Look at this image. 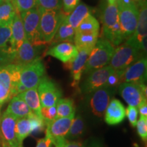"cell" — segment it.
I'll return each instance as SVG.
<instances>
[{
    "instance_id": "cell-51",
    "label": "cell",
    "mask_w": 147,
    "mask_h": 147,
    "mask_svg": "<svg viewBox=\"0 0 147 147\" xmlns=\"http://www.w3.org/2000/svg\"><path fill=\"white\" fill-rule=\"evenodd\" d=\"M0 108H1V107H0Z\"/></svg>"
},
{
    "instance_id": "cell-18",
    "label": "cell",
    "mask_w": 147,
    "mask_h": 147,
    "mask_svg": "<svg viewBox=\"0 0 147 147\" xmlns=\"http://www.w3.org/2000/svg\"><path fill=\"white\" fill-rule=\"evenodd\" d=\"M78 51L71 42H61L51 47L46 53V55L57 59L63 63L71 62L76 59Z\"/></svg>"
},
{
    "instance_id": "cell-23",
    "label": "cell",
    "mask_w": 147,
    "mask_h": 147,
    "mask_svg": "<svg viewBox=\"0 0 147 147\" xmlns=\"http://www.w3.org/2000/svg\"><path fill=\"white\" fill-rule=\"evenodd\" d=\"M99 34H85L75 33L74 42L78 51H87L91 53L98 40Z\"/></svg>"
},
{
    "instance_id": "cell-10",
    "label": "cell",
    "mask_w": 147,
    "mask_h": 147,
    "mask_svg": "<svg viewBox=\"0 0 147 147\" xmlns=\"http://www.w3.org/2000/svg\"><path fill=\"white\" fill-rule=\"evenodd\" d=\"M115 72L109 65L96 69L89 74L82 82L80 90L83 94L88 95L95 90L106 86L108 77Z\"/></svg>"
},
{
    "instance_id": "cell-16",
    "label": "cell",
    "mask_w": 147,
    "mask_h": 147,
    "mask_svg": "<svg viewBox=\"0 0 147 147\" xmlns=\"http://www.w3.org/2000/svg\"><path fill=\"white\" fill-rule=\"evenodd\" d=\"M74 116L75 113L69 117L57 118L51 122L48 123L46 135L52 140L53 142L56 140L65 138Z\"/></svg>"
},
{
    "instance_id": "cell-35",
    "label": "cell",
    "mask_w": 147,
    "mask_h": 147,
    "mask_svg": "<svg viewBox=\"0 0 147 147\" xmlns=\"http://www.w3.org/2000/svg\"><path fill=\"white\" fill-rule=\"evenodd\" d=\"M38 6L45 10H61L62 0H38Z\"/></svg>"
},
{
    "instance_id": "cell-30",
    "label": "cell",
    "mask_w": 147,
    "mask_h": 147,
    "mask_svg": "<svg viewBox=\"0 0 147 147\" xmlns=\"http://www.w3.org/2000/svg\"><path fill=\"white\" fill-rule=\"evenodd\" d=\"M84 123L81 116L78 115L76 118H74L69 127L68 133L65 138L67 139L77 138L82 135L84 131Z\"/></svg>"
},
{
    "instance_id": "cell-3",
    "label": "cell",
    "mask_w": 147,
    "mask_h": 147,
    "mask_svg": "<svg viewBox=\"0 0 147 147\" xmlns=\"http://www.w3.org/2000/svg\"><path fill=\"white\" fill-rule=\"evenodd\" d=\"M146 56L142 51L124 43L115 49L109 65L115 72L121 77L125 70L134 62Z\"/></svg>"
},
{
    "instance_id": "cell-12",
    "label": "cell",
    "mask_w": 147,
    "mask_h": 147,
    "mask_svg": "<svg viewBox=\"0 0 147 147\" xmlns=\"http://www.w3.org/2000/svg\"><path fill=\"white\" fill-rule=\"evenodd\" d=\"M113 89L104 86L95 90L88 95L89 106L93 115L98 117H102L105 113L106 109L110 102Z\"/></svg>"
},
{
    "instance_id": "cell-1",
    "label": "cell",
    "mask_w": 147,
    "mask_h": 147,
    "mask_svg": "<svg viewBox=\"0 0 147 147\" xmlns=\"http://www.w3.org/2000/svg\"><path fill=\"white\" fill-rule=\"evenodd\" d=\"M114 51L115 47L108 40L104 38L97 40L88 57L83 73L88 74L91 71L108 65Z\"/></svg>"
},
{
    "instance_id": "cell-11",
    "label": "cell",
    "mask_w": 147,
    "mask_h": 147,
    "mask_svg": "<svg viewBox=\"0 0 147 147\" xmlns=\"http://www.w3.org/2000/svg\"><path fill=\"white\" fill-rule=\"evenodd\" d=\"M119 93L129 106H138L144 100H146V87L145 84L133 82H121L118 86Z\"/></svg>"
},
{
    "instance_id": "cell-5",
    "label": "cell",
    "mask_w": 147,
    "mask_h": 147,
    "mask_svg": "<svg viewBox=\"0 0 147 147\" xmlns=\"http://www.w3.org/2000/svg\"><path fill=\"white\" fill-rule=\"evenodd\" d=\"M21 68L13 63L0 66V107L11 100L12 85L20 82Z\"/></svg>"
},
{
    "instance_id": "cell-50",
    "label": "cell",
    "mask_w": 147,
    "mask_h": 147,
    "mask_svg": "<svg viewBox=\"0 0 147 147\" xmlns=\"http://www.w3.org/2000/svg\"><path fill=\"white\" fill-rule=\"evenodd\" d=\"M0 117H1V116H0Z\"/></svg>"
},
{
    "instance_id": "cell-26",
    "label": "cell",
    "mask_w": 147,
    "mask_h": 147,
    "mask_svg": "<svg viewBox=\"0 0 147 147\" xmlns=\"http://www.w3.org/2000/svg\"><path fill=\"white\" fill-rule=\"evenodd\" d=\"M100 25L99 21L91 14H89L80 23L75 30V33L85 34H99Z\"/></svg>"
},
{
    "instance_id": "cell-19",
    "label": "cell",
    "mask_w": 147,
    "mask_h": 147,
    "mask_svg": "<svg viewBox=\"0 0 147 147\" xmlns=\"http://www.w3.org/2000/svg\"><path fill=\"white\" fill-rule=\"evenodd\" d=\"M125 117V109L119 100H110L104 113V120L109 125H117L123 121Z\"/></svg>"
},
{
    "instance_id": "cell-37",
    "label": "cell",
    "mask_w": 147,
    "mask_h": 147,
    "mask_svg": "<svg viewBox=\"0 0 147 147\" xmlns=\"http://www.w3.org/2000/svg\"><path fill=\"white\" fill-rule=\"evenodd\" d=\"M125 116L127 117L131 125L133 127L136 126L138 117V110L136 107L134 106H129L125 110Z\"/></svg>"
},
{
    "instance_id": "cell-46",
    "label": "cell",
    "mask_w": 147,
    "mask_h": 147,
    "mask_svg": "<svg viewBox=\"0 0 147 147\" xmlns=\"http://www.w3.org/2000/svg\"><path fill=\"white\" fill-rule=\"evenodd\" d=\"M2 147H14V146H9V145H8V144H2Z\"/></svg>"
},
{
    "instance_id": "cell-32",
    "label": "cell",
    "mask_w": 147,
    "mask_h": 147,
    "mask_svg": "<svg viewBox=\"0 0 147 147\" xmlns=\"http://www.w3.org/2000/svg\"><path fill=\"white\" fill-rule=\"evenodd\" d=\"M31 123V127H32V133H40L44 131L45 127L47 126L46 122L41 117H39L34 113H32L28 116Z\"/></svg>"
},
{
    "instance_id": "cell-38",
    "label": "cell",
    "mask_w": 147,
    "mask_h": 147,
    "mask_svg": "<svg viewBox=\"0 0 147 147\" xmlns=\"http://www.w3.org/2000/svg\"><path fill=\"white\" fill-rule=\"evenodd\" d=\"M80 0H62L63 12L65 15H69L79 4Z\"/></svg>"
},
{
    "instance_id": "cell-28",
    "label": "cell",
    "mask_w": 147,
    "mask_h": 147,
    "mask_svg": "<svg viewBox=\"0 0 147 147\" xmlns=\"http://www.w3.org/2000/svg\"><path fill=\"white\" fill-rule=\"evenodd\" d=\"M56 109L57 118L67 117L75 113L73 100L69 98H61L57 103Z\"/></svg>"
},
{
    "instance_id": "cell-7",
    "label": "cell",
    "mask_w": 147,
    "mask_h": 147,
    "mask_svg": "<svg viewBox=\"0 0 147 147\" xmlns=\"http://www.w3.org/2000/svg\"><path fill=\"white\" fill-rule=\"evenodd\" d=\"M21 17L23 24L26 39L36 46L45 45L42 40L40 31V9L38 6L32 10L21 12Z\"/></svg>"
},
{
    "instance_id": "cell-15",
    "label": "cell",
    "mask_w": 147,
    "mask_h": 147,
    "mask_svg": "<svg viewBox=\"0 0 147 147\" xmlns=\"http://www.w3.org/2000/svg\"><path fill=\"white\" fill-rule=\"evenodd\" d=\"M42 48V46L34 45L28 40L25 39L16 51L12 63L23 67L32 63L35 60L40 58V54Z\"/></svg>"
},
{
    "instance_id": "cell-29",
    "label": "cell",
    "mask_w": 147,
    "mask_h": 147,
    "mask_svg": "<svg viewBox=\"0 0 147 147\" xmlns=\"http://www.w3.org/2000/svg\"><path fill=\"white\" fill-rule=\"evenodd\" d=\"M15 14L16 9L12 1L3 2L0 5V26L12 23Z\"/></svg>"
},
{
    "instance_id": "cell-21",
    "label": "cell",
    "mask_w": 147,
    "mask_h": 147,
    "mask_svg": "<svg viewBox=\"0 0 147 147\" xmlns=\"http://www.w3.org/2000/svg\"><path fill=\"white\" fill-rule=\"evenodd\" d=\"M5 111L17 119L28 117L32 113L27 104L19 95L11 99Z\"/></svg>"
},
{
    "instance_id": "cell-9",
    "label": "cell",
    "mask_w": 147,
    "mask_h": 147,
    "mask_svg": "<svg viewBox=\"0 0 147 147\" xmlns=\"http://www.w3.org/2000/svg\"><path fill=\"white\" fill-rule=\"evenodd\" d=\"M37 90L41 106H56L62 97V91L57 84L46 76L41 80Z\"/></svg>"
},
{
    "instance_id": "cell-17",
    "label": "cell",
    "mask_w": 147,
    "mask_h": 147,
    "mask_svg": "<svg viewBox=\"0 0 147 147\" xmlns=\"http://www.w3.org/2000/svg\"><path fill=\"white\" fill-rule=\"evenodd\" d=\"M89 54L90 53L87 51H78V55L73 61L64 63V67L70 70L72 79L71 86L73 87L78 88V87Z\"/></svg>"
},
{
    "instance_id": "cell-43",
    "label": "cell",
    "mask_w": 147,
    "mask_h": 147,
    "mask_svg": "<svg viewBox=\"0 0 147 147\" xmlns=\"http://www.w3.org/2000/svg\"><path fill=\"white\" fill-rule=\"evenodd\" d=\"M66 147H84V144L80 142H66Z\"/></svg>"
},
{
    "instance_id": "cell-33",
    "label": "cell",
    "mask_w": 147,
    "mask_h": 147,
    "mask_svg": "<svg viewBox=\"0 0 147 147\" xmlns=\"http://www.w3.org/2000/svg\"><path fill=\"white\" fill-rule=\"evenodd\" d=\"M16 10L20 13L32 10L38 6V0H12Z\"/></svg>"
},
{
    "instance_id": "cell-8",
    "label": "cell",
    "mask_w": 147,
    "mask_h": 147,
    "mask_svg": "<svg viewBox=\"0 0 147 147\" xmlns=\"http://www.w3.org/2000/svg\"><path fill=\"white\" fill-rule=\"evenodd\" d=\"M46 68L41 58L22 67L20 74V82L27 89L38 87L41 80L45 76Z\"/></svg>"
},
{
    "instance_id": "cell-44",
    "label": "cell",
    "mask_w": 147,
    "mask_h": 147,
    "mask_svg": "<svg viewBox=\"0 0 147 147\" xmlns=\"http://www.w3.org/2000/svg\"><path fill=\"white\" fill-rule=\"evenodd\" d=\"M116 1H117V0H108V3H110V4H113V3H116Z\"/></svg>"
},
{
    "instance_id": "cell-24",
    "label": "cell",
    "mask_w": 147,
    "mask_h": 147,
    "mask_svg": "<svg viewBox=\"0 0 147 147\" xmlns=\"http://www.w3.org/2000/svg\"><path fill=\"white\" fill-rule=\"evenodd\" d=\"M91 8L84 3H80L67 16L68 23L76 30L80 23L91 13Z\"/></svg>"
},
{
    "instance_id": "cell-22",
    "label": "cell",
    "mask_w": 147,
    "mask_h": 147,
    "mask_svg": "<svg viewBox=\"0 0 147 147\" xmlns=\"http://www.w3.org/2000/svg\"><path fill=\"white\" fill-rule=\"evenodd\" d=\"M75 35V29L71 26L67 21V16H65L63 21L55 34L54 38L51 42V45L61 42H73Z\"/></svg>"
},
{
    "instance_id": "cell-2",
    "label": "cell",
    "mask_w": 147,
    "mask_h": 147,
    "mask_svg": "<svg viewBox=\"0 0 147 147\" xmlns=\"http://www.w3.org/2000/svg\"><path fill=\"white\" fill-rule=\"evenodd\" d=\"M119 11V21L123 40L129 38L135 32L138 21V6L135 1H116Z\"/></svg>"
},
{
    "instance_id": "cell-25",
    "label": "cell",
    "mask_w": 147,
    "mask_h": 147,
    "mask_svg": "<svg viewBox=\"0 0 147 147\" xmlns=\"http://www.w3.org/2000/svg\"><path fill=\"white\" fill-rule=\"evenodd\" d=\"M19 95L27 104L32 113H35L39 117H41L40 115L41 104H40L37 88L27 89L25 92L19 94Z\"/></svg>"
},
{
    "instance_id": "cell-47",
    "label": "cell",
    "mask_w": 147,
    "mask_h": 147,
    "mask_svg": "<svg viewBox=\"0 0 147 147\" xmlns=\"http://www.w3.org/2000/svg\"><path fill=\"white\" fill-rule=\"evenodd\" d=\"M3 2H5V1H3V0H0V5L2 4V3H3Z\"/></svg>"
},
{
    "instance_id": "cell-45",
    "label": "cell",
    "mask_w": 147,
    "mask_h": 147,
    "mask_svg": "<svg viewBox=\"0 0 147 147\" xmlns=\"http://www.w3.org/2000/svg\"><path fill=\"white\" fill-rule=\"evenodd\" d=\"M142 1H144V0H135V1H136V3H137V5L138 4V3H140V2H142Z\"/></svg>"
},
{
    "instance_id": "cell-39",
    "label": "cell",
    "mask_w": 147,
    "mask_h": 147,
    "mask_svg": "<svg viewBox=\"0 0 147 147\" xmlns=\"http://www.w3.org/2000/svg\"><path fill=\"white\" fill-rule=\"evenodd\" d=\"M121 83V78L115 72L112 74L110 75V76L108 77L107 83H106V86L112 89L117 87V86L119 85V84Z\"/></svg>"
},
{
    "instance_id": "cell-13",
    "label": "cell",
    "mask_w": 147,
    "mask_h": 147,
    "mask_svg": "<svg viewBox=\"0 0 147 147\" xmlns=\"http://www.w3.org/2000/svg\"><path fill=\"white\" fill-rule=\"evenodd\" d=\"M17 118L5 111L0 117V138L1 144L20 147L16 137L15 127Z\"/></svg>"
},
{
    "instance_id": "cell-14",
    "label": "cell",
    "mask_w": 147,
    "mask_h": 147,
    "mask_svg": "<svg viewBox=\"0 0 147 147\" xmlns=\"http://www.w3.org/2000/svg\"><path fill=\"white\" fill-rule=\"evenodd\" d=\"M147 60L142 57L127 68L121 77V82H133L143 84L146 80Z\"/></svg>"
},
{
    "instance_id": "cell-41",
    "label": "cell",
    "mask_w": 147,
    "mask_h": 147,
    "mask_svg": "<svg viewBox=\"0 0 147 147\" xmlns=\"http://www.w3.org/2000/svg\"><path fill=\"white\" fill-rule=\"evenodd\" d=\"M138 110H139L140 116L147 117V102L146 100H144L138 106Z\"/></svg>"
},
{
    "instance_id": "cell-6",
    "label": "cell",
    "mask_w": 147,
    "mask_h": 147,
    "mask_svg": "<svg viewBox=\"0 0 147 147\" xmlns=\"http://www.w3.org/2000/svg\"><path fill=\"white\" fill-rule=\"evenodd\" d=\"M139 10L138 21L134 34L126 40L125 43L146 54L147 35V8L146 0L138 4Z\"/></svg>"
},
{
    "instance_id": "cell-48",
    "label": "cell",
    "mask_w": 147,
    "mask_h": 147,
    "mask_svg": "<svg viewBox=\"0 0 147 147\" xmlns=\"http://www.w3.org/2000/svg\"><path fill=\"white\" fill-rule=\"evenodd\" d=\"M3 1H4L5 2H8V1H12V0H3Z\"/></svg>"
},
{
    "instance_id": "cell-36",
    "label": "cell",
    "mask_w": 147,
    "mask_h": 147,
    "mask_svg": "<svg viewBox=\"0 0 147 147\" xmlns=\"http://www.w3.org/2000/svg\"><path fill=\"white\" fill-rule=\"evenodd\" d=\"M137 131L140 137L144 142L147 140V118L140 116L139 120H138L136 126Z\"/></svg>"
},
{
    "instance_id": "cell-20",
    "label": "cell",
    "mask_w": 147,
    "mask_h": 147,
    "mask_svg": "<svg viewBox=\"0 0 147 147\" xmlns=\"http://www.w3.org/2000/svg\"><path fill=\"white\" fill-rule=\"evenodd\" d=\"M102 34L105 37L113 29L119 21V11L117 3L108 4L104 8L102 14Z\"/></svg>"
},
{
    "instance_id": "cell-27",
    "label": "cell",
    "mask_w": 147,
    "mask_h": 147,
    "mask_svg": "<svg viewBox=\"0 0 147 147\" xmlns=\"http://www.w3.org/2000/svg\"><path fill=\"white\" fill-rule=\"evenodd\" d=\"M32 132L31 123L29 117L18 119L16 121L15 133L18 143L20 147H22L23 140L28 136Z\"/></svg>"
},
{
    "instance_id": "cell-49",
    "label": "cell",
    "mask_w": 147,
    "mask_h": 147,
    "mask_svg": "<svg viewBox=\"0 0 147 147\" xmlns=\"http://www.w3.org/2000/svg\"><path fill=\"white\" fill-rule=\"evenodd\" d=\"M134 1H135V0H134Z\"/></svg>"
},
{
    "instance_id": "cell-31",
    "label": "cell",
    "mask_w": 147,
    "mask_h": 147,
    "mask_svg": "<svg viewBox=\"0 0 147 147\" xmlns=\"http://www.w3.org/2000/svg\"><path fill=\"white\" fill-rule=\"evenodd\" d=\"M12 23L0 26V51L3 53L8 48L12 36Z\"/></svg>"
},
{
    "instance_id": "cell-34",
    "label": "cell",
    "mask_w": 147,
    "mask_h": 147,
    "mask_svg": "<svg viewBox=\"0 0 147 147\" xmlns=\"http://www.w3.org/2000/svg\"><path fill=\"white\" fill-rule=\"evenodd\" d=\"M40 115L45 120L46 124L51 122L57 118V109L56 106H41L40 109Z\"/></svg>"
},
{
    "instance_id": "cell-40",
    "label": "cell",
    "mask_w": 147,
    "mask_h": 147,
    "mask_svg": "<svg viewBox=\"0 0 147 147\" xmlns=\"http://www.w3.org/2000/svg\"><path fill=\"white\" fill-rule=\"evenodd\" d=\"M52 140L46 135V136L44 138L38 140L36 147H52Z\"/></svg>"
},
{
    "instance_id": "cell-42",
    "label": "cell",
    "mask_w": 147,
    "mask_h": 147,
    "mask_svg": "<svg viewBox=\"0 0 147 147\" xmlns=\"http://www.w3.org/2000/svg\"><path fill=\"white\" fill-rule=\"evenodd\" d=\"M66 142H67V139L63 138L56 140L53 142V144H55V147H66Z\"/></svg>"
},
{
    "instance_id": "cell-4",
    "label": "cell",
    "mask_w": 147,
    "mask_h": 147,
    "mask_svg": "<svg viewBox=\"0 0 147 147\" xmlns=\"http://www.w3.org/2000/svg\"><path fill=\"white\" fill-rule=\"evenodd\" d=\"M39 9L40 35L42 40L46 45L51 43L61 23L67 15L61 10H45L40 8Z\"/></svg>"
}]
</instances>
